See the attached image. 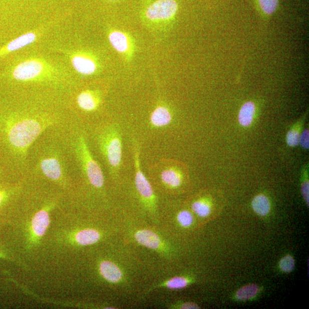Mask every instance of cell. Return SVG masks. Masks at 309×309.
<instances>
[{"label": "cell", "instance_id": "obj_7", "mask_svg": "<svg viewBox=\"0 0 309 309\" xmlns=\"http://www.w3.org/2000/svg\"><path fill=\"white\" fill-rule=\"evenodd\" d=\"M139 153L137 147H135L134 160L135 168V184L140 196L148 203H153L155 196L153 189L150 183L144 175L140 168Z\"/></svg>", "mask_w": 309, "mask_h": 309}, {"label": "cell", "instance_id": "obj_1", "mask_svg": "<svg viewBox=\"0 0 309 309\" xmlns=\"http://www.w3.org/2000/svg\"><path fill=\"white\" fill-rule=\"evenodd\" d=\"M73 120L68 112L42 107L0 108V163L8 174L26 176L32 146L48 131Z\"/></svg>", "mask_w": 309, "mask_h": 309}, {"label": "cell", "instance_id": "obj_17", "mask_svg": "<svg viewBox=\"0 0 309 309\" xmlns=\"http://www.w3.org/2000/svg\"><path fill=\"white\" fill-rule=\"evenodd\" d=\"M161 179L166 186L175 188L181 185L182 176L176 168H168L162 172Z\"/></svg>", "mask_w": 309, "mask_h": 309}, {"label": "cell", "instance_id": "obj_5", "mask_svg": "<svg viewBox=\"0 0 309 309\" xmlns=\"http://www.w3.org/2000/svg\"><path fill=\"white\" fill-rule=\"evenodd\" d=\"M44 64L38 60H28L19 64L12 72L16 81L28 82L38 79L43 73Z\"/></svg>", "mask_w": 309, "mask_h": 309}, {"label": "cell", "instance_id": "obj_24", "mask_svg": "<svg viewBox=\"0 0 309 309\" xmlns=\"http://www.w3.org/2000/svg\"><path fill=\"white\" fill-rule=\"evenodd\" d=\"M177 219L179 223L184 227H188L193 223L194 217L190 211L183 210L178 215Z\"/></svg>", "mask_w": 309, "mask_h": 309}, {"label": "cell", "instance_id": "obj_27", "mask_svg": "<svg viewBox=\"0 0 309 309\" xmlns=\"http://www.w3.org/2000/svg\"><path fill=\"white\" fill-rule=\"evenodd\" d=\"M309 134L308 130H304L301 134H300L299 139V144L300 146L304 148V149L308 150L309 146Z\"/></svg>", "mask_w": 309, "mask_h": 309}, {"label": "cell", "instance_id": "obj_3", "mask_svg": "<svg viewBox=\"0 0 309 309\" xmlns=\"http://www.w3.org/2000/svg\"><path fill=\"white\" fill-rule=\"evenodd\" d=\"M95 138L109 170L113 173L118 171L122 159V138L118 128L112 124H104L96 130Z\"/></svg>", "mask_w": 309, "mask_h": 309}, {"label": "cell", "instance_id": "obj_20", "mask_svg": "<svg viewBox=\"0 0 309 309\" xmlns=\"http://www.w3.org/2000/svg\"><path fill=\"white\" fill-rule=\"evenodd\" d=\"M304 119V118H303L299 120V121L295 124L293 127L287 132L286 135V143L288 146L294 147L299 144L300 131H301L302 129Z\"/></svg>", "mask_w": 309, "mask_h": 309}, {"label": "cell", "instance_id": "obj_23", "mask_svg": "<svg viewBox=\"0 0 309 309\" xmlns=\"http://www.w3.org/2000/svg\"><path fill=\"white\" fill-rule=\"evenodd\" d=\"M188 284V280L182 276H176L173 278L168 280L164 285L171 289H180L186 287Z\"/></svg>", "mask_w": 309, "mask_h": 309}, {"label": "cell", "instance_id": "obj_6", "mask_svg": "<svg viewBox=\"0 0 309 309\" xmlns=\"http://www.w3.org/2000/svg\"><path fill=\"white\" fill-rule=\"evenodd\" d=\"M178 10L176 0H157L147 8L146 16L150 20H165L173 18Z\"/></svg>", "mask_w": 309, "mask_h": 309}, {"label": "cell", "instance_id": "obj_12", "mask_svg": "<svg viewBox=\"0 0 309 309\" xmlns=\"http://www.w3.org/2000/svg\"><path fill=\"white\" fill-rule=\"evenodd\" d=\"M256 11L264 21H268L279 7V0H253Z\"/></svg>", "mask_w": 309, "mask_h": 309}, {"label": "cell", "instance_id": "obj_18", "mask_svg": "<svg viewBox=\"0 0 309 309\" xmlns=\"http://www.w3.org/2000/svg\"><path fill=\"white\" fill-rule=\"evenodd\" d=\"M252 209L255 213L260 216H266L269 213L270 203L265 195L260 194L256 196L251 203Z\"/></svg>", "mask_w": 309, "mask_h": 309}, {"label": "cell", "instance_id": "obj_14", "mask_svg": "<svg viewBox=\"0 0 309 309\" xmlns=\"http://www.w3.org/2000/svg\"><path fill=\"white\" fill-rule=\"evenodd\" d=\"M72 64L76 71L84 75H91L96 70V65L94 60L85 56H74L72 58Z\"/></svg>", "mask_w": 309, "mask_h": 309}, {"label": "cell", "instance_id": "obj_16", "mask_svg": "<svg viewBox=\"0 0 309 309\" xmlns=\"http://www.w3.org/2000/svg\"><path fill=\"white\" fill-rule=\"evenodd\" d=\"M256 111V104L252 101L244 103L239 112L238 121L244 127H249L253 122Z\"/></svg>", "mask_w": 309, "mask_h": 309}, {"label": "cell", "instance_id": "obj_22", "mask_svg": "<svg viewBox=\"0 0 309 309\" xmlns=\"http://www.w3.org/2000/svg\"><path fill=\"white\" fill-rule=\"evenodd\" d=\"M259 287L255 284H250L240 288L236 292V298L239 300H246L255 297Z\"/></svg>", "mask_w": 309, "mask_h": 309}, {"label": "cell", "instance_id": "obj_4", "mask_svg": "<svg viewBox=\"0 0 309 309\" xmlns=\"http://www.w3.org/2000/svg\"><path fill=\"white\" fill-rule=\"evenodd\" d=\"M60 198L59 194H50L44 198L39 207L36 208L28 226L30 243L39 242L46 234L50 225L51 212L58 205Z\"/></svg>", "mask_w": 309, "mask_h": 309}, {"label": "cell", "instance_id": "obj_26", "mask_svg": "<svg viewBox=\"0 0 309 309\" xmlns=\"http://www.w3.org/2000/svg\"><path fill=\"white\" fill-rule=\"evenodd\" d=\"M309 184L308 179V169L307 168H303L302 173V182L301 184L302 194L307 206H308V191Z\"/></svg>", "mask_w": 309, "mask_h": 309}, {"label": "cell", "instance_id": "obj_29", "mask_svg": "<svg viewBox=\"0 0 309 309\" xmlns=\"http://www.w3.org/2000/svg\"><path fill=\"white\" fill-rule=\"evenodd\" d=\"M8 174V172L6 170L5 168H4V167L2 166V164L0 163V181H3Z\"/></svg>", "mask_w": 309, "mask_h": 309}, {"label": "cell", "instance_id": "obj_21", "mask_svg": "<svg viewBox=\"0 0 309 309\" xmlns=\"http://www.w3.org/2000/svg\"><path fill=\"white\" fill-rule=\"evenodd\" d=\"M192 210L200 218H206L211 213V206L205 199L196 200L192 204Z\"/></svg>", "mask_w": 309, "mask_h": 309}, {"label": "cell", "instance_id": "obj_25", "mask_svg": "<svg viewBox=\"0 0 309 309\" xmlns=\"http://www.w3.org/2000/svg\"><path fill=\"white\" fill-rule=\"evenodd\" d=\"M280 269L285 272H290L294 270L295 260L293 257L290 255L284 256L279 262Z\"/></svg>", "mask_w": 309, "mask_h": 309}, {"label": "cell", "instance_id": "obj_15", "mask_svg": "<svg viewBox=\"0 0 309 309\" xmlns=\"http://www.w3.org/2000/svg\"><path fill=\"white\" fill-rule=\"evenodd\" d=\"M172 115L168 108L158 106L152 112L150 121L155 127H162L168 125L172 121Z\"/></svg>", "mask_w": 309, "mask_h": 309}, {"label": "cell", "instance_id": "obj_19", "mask_svg": "<svg viewBox=\"0 0 309 309\" xmlns=\"http://www.w3.org/2000/svg\"><path fill=\"white\" fill-rule=\"evenodd\" d=\"M109 40L112 47L119 52H126L128 48L126 35L120 31H114L109 35Z\"/></svg>", "mask_w": 309, "mask_h": 309}, {"label": "cell", "instance_id": "obj_9", "mask_svg": "<svg viewBox=\"0 0 309 309\" xmlns=\"http://www.w3.org/2000/svg\"><path fill=\"white\" fill-rule=\"evenodd\" d=\"M101 238L100 232L93 228H86L71 234V243L79 246L92 245L98 242Z\"/></svg>", "mask_w": 309, "mask_h": 309}, {"label": "cell", "instance_id": "obj_28", "mask_svg": "<svg viewBox=\"0 0 309 309\" xmlns=\"http://www.w3.org/2000/svg\"><path fill=\"white\" fill-rule=\"evenodd\" d=\"M180 308L184 309H194V308H199V306L198 304H196L193 302H186L185 303H183L180 306Z\"/></svg>", "mask_w": 309, "mask_h": 309}, {"label": "cell", "instance_id": "obj_2", "mask_svg": "<svg viewBox=\"0 0 309 309\" xmlns=\"http://www.w3.org/2000/svg\"><path fill=\"white\" fill-rule=\"evenodd\" d=\"M48 131L32 146L26 176L46 180L63 190L72 188L68 169V156L62 137V130Z\"/></svg>", "mask_w": 309, "mask_h": 309}, {"label": "cell", "instance_id": "obj_8", "mask_svg": "<svg viewBox=\"0 0 309 309\" xmlns=\"http://www.w3.org/2000/svg\"><path fill=\"white\" fill-rule=\"evenodd\" d=\"M75 102L79 109L85 113H91L97 110L100 103L98 96L90 90L80 92Z\"/></svg>", "mask_w": 309, "mask_h": 309}, {"label": "cell", "instance_id": "obj_11", "mask_svg": "<svg viewBox=\"0 0 309 309\" xmlns=\"http://www.w3.org/2000/svg\"><path fill=\"white\" fill-rule=\"evenodd\" d=\"M37 38L34 32H28L12 40L7 46L0 49V56L18 51L34 43Z\"/></svg>", "mask_w": 309, "mask_h": 309}, {"label": "cell", "instance_id": "obj_10", "mask_svg": "<svg viewBox=\"0 0 309 309\" xmlns=\"http://www.w3.org/2000/svg\"><path fill=\"white\" fill-rule=\"evenodd\" d=\"M99 269L100 275L108 282L116 283L122 279L123 274L120 268L110 260H104L100 263Z\"/></svg>", "mask_w": 309, "mask_h": 309}, {"label": "cell", "instance_id": "obj_13", "mask_svg": "<svg viewBox=\"0 0 309 309\" xmlns=\"http://www.w3.org/2000/svg\"><path fill=\"white\" fill-rule=\"evenodd\" d=\"M135 237L139 243L151 249H158L162 246L161 240L159 236L149 230L138 231L135 233Z\"/></svg>", "mask_w": 309, "mask_h": 309}]
</instances>
